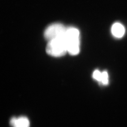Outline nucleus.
Here are the masks:
<instances>
[{"mask_svg": "<svg viewBox=\"0 0 127 127\" xmlns=\"http://www.w3.org/2000/svg\"><path fill=\"white\" fill-rule=\"evenodd\" d=\"M100 83L103 85H107L109 83V75L107 71L102 72V77Z\"/></svg>", "mask_w": 127, "mask_h": 127, "instance_id": "423d86ee", "label": "nucleus"}, {"mask_svg": "<svg viewBox=\"0 0 127 127\" xmlns=\"http://www.w3.org/2000/svg\"><path fill=\"white\" fill-rule=\"evenodd\" d=\"M46 52L48 55L55 57H60L64 55L67 52L64 35L48 41Z\"/></svg>", "mask_w": 127, "mask_h": 127, "instance_id": "f03ea898", "label": "nucleus"}, {"mask_svg": "<svg viewBox=\"0 0 127 127\" xmlns=\"http://www.w3.org/2000/svg\"><path fill=\"white\" fill-rule=\"evenodd\" d=\"M112 32L115 37L121 38L125 34V28L124 26L120 23H114L112 27Z\"/></svg>", "mask_w": 127, "mask_h": 127, "instance_id": "39448f33", "label": "nucleus"}, {"mask_svg": "<svg viewBox=\"0 0 127 127\" xmlns=\"http://www.w3.org/2000/svg\"><path fill=\"white\" fill-rule=\"evenodd\" d=\"M10 125L12 127H30V121L25 116L18 117H13L10 121Z\"/></svg>", "mask_w": 127, "mask_h": 127, "instance_id": "20e7f679", "label": "nucleus"}, {"mask_svg": "<svg viewBox=\"0 0 127 127\" xmlns=\"http://www.w3.org/2000/svg\"><path fill=\"white\" fill-rule=\"evenodd\" d=\"M102 72L98 70H95L92 74V77L95 80L100 82L101 81L102 77Z\"/></svg>", "mask_w": 127, "mask_h": 127, "instance_id": "0eeeda50", "label": "nucleus"}, {"mask_svg": "<svg viewBox=\"0 0 127 127\" xmlns=\"http://www.w3.org/2000/svg\"><path fill=\"white\" fill-rule=\"evenodd\" d=\"M64 39L67 46V52L71 55H78L80 51V35L79 30L73 27L66 28Z\"/></svg>", "mask_w": 127, "mask_h": 127, "instance_id": "f257e3e1", "label": "nucleus"}, {"mask_svg": "<svg viewBox=\"0 0 127 127\" xmlns=\"http://www.w3.org/2000/svg\"><path fill=\"white\" fill-rule=\"evenodd\" d=\"M66 29L63 24L55 23L48 26L45 31L44 36L48 41L64 35Z\"/></svg>", "mask_w": 127, "mask_h": 127, "instance_id": "7ed1b4c3", "label": "nucleus"}]
</instances>
